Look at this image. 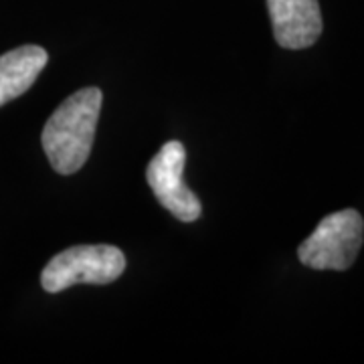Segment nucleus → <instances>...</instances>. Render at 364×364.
<instances>
[{
    "label": "nucleus",
    "instance_id": "nucleus-5",
    "mask_svg": "<svg viewBox=\"0 0 364 364\" xmlns=\"http://www.w3.org/2000/svg\"><path fill=\"white\" fill-rule=\"evenodd\" d=\"M273 37L284 49H308L322 35L318 0H267Z\"/></svg>",
    "mask_w": 364,
    "mask_h": 364
},
{
    "label": "nucleus",
    "instance_id": "nucleus-3",
    "mask_svg": "<svg viewBox=\"0 0 364 364\" xmlns=\"http://www.w3.org/2000/svg\"><path fill=\"white\" fill-rule=\"evenodd\" d=\"M126 269V255L114 245H75L55 255L41 273V286L59 294L75 284L105 286Z\"/></svg>",
    "mask_w": 364,
    "mask_h": 364
},
{
    "label": "nucleus",
    "instance_id": "nucleus-6",
    "mask_svg": "<svg viewBox=\"0 0 364 364\" xmlns=\"http://www.w3.org/2000/svg\"><path fill=\"white\" fill-rule=\"evenodd\" d=\"M47 61L49 55L39 45H23L0 55V107L31 90Z\"/></svg>",
    "mask_w": 364,
    "mask_h": 364
},
{
    "label": "nucleus",
    "instance_id": "nucleus-1",
    "mask_svg": "<svg viewBox=\"0 0 364 364\" xmlns=\"http://www.w3.org/2000/svg\"><path fill=\"white\" fill-rule=\"evenodd\" d=\"M104 104L100 87H83L59 105L43 128V150L55 172L75 174L90 158Z\"/></svg>",
    "mask_w": 364,
    "mask_h": 364
},
{
    "label": "nucleus",
    "instance_id": "nucleus-4",
    "mask_svg": "<svg viewBox=\"0 0 364 364\" xmlns=\"http://www.w3.org/2000/svg\"><path fill=\"white\" fill-rule=\"evenodd\" d=\"M186 150L178 140L166 142L156 156L148 162L146 181L158 203L178 221L193 223L200 217L203 207L198 196L184 182Z\"/></svg>",
    "mask_w": 364,
    "mask_h": 364
},
{
    "label": "nucleus",
    "instance_id": "nucleus-2",
    "mask_svg": "<svg viewBox=\"0 0 364 364\" xmlns=\"http://www.w3.org/2000/svg\"><path fill=\"white\" fill-rule=\"evenodd\" d=\"M364 221L358 210L342 208L324 217L298 247V257L312 269L346 272L363 247Z\"/></svg>",
    "mask_w": 364,
    "mask_h": 364
}]
</instances>
